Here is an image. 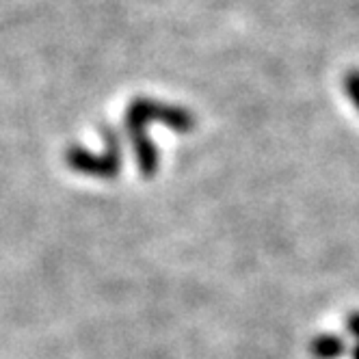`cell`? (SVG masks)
<instances>
[{
	"instance_id": "2",
	"label": "cell",
	"mask_w": 359,
	"mask_h": 359,
	"mask_svg": "<svg viewBox=\"0 0 359 359\" xmlns=\"http://www.w3.org/2000/svg\"><path fill=\"white\" fill-rule=\"evenodd\" d=\"M126 113L141 119L145 126L161 123V126L171 128L173 133H180V135L195 130V126H197V119L189 109L177 107V104H167V102H163V100H151V97L133 100Z\"/></svg>"
},
{
	"instance_id": "3",
	"label": "cell",
	"mask_w": 359,
	"mask_h": 359,
	"mask_svg": "<svg viewBox=\"0 0 359 359\" xmlns=\"http://www.w3.org/2000/svg\"><path fill=\"white\" fill-rule=\"evenodd\" d=\"M126 135L133 143V149H135V161H137V167L141 171L143 177H154L158 171V163H161V156H158V147L154 143L147 135V126L126 113Z\"/></svg>"
},
{
	"instance_id": "4",
	"label": "cell",
	"mask_w": 359,
	"mask_h": 359,
	"mask_svg": "<svg viewBox=\"0 0 359 359\" xmlns=\"http://www.w3.org/2000/svg\"><path fill=\"white\" fill-rule=\"evenodd\" d=\"M344 91L348 100L353 102V107L359 111V69H348L344 76Z\"/></svg>"
},
{
	"instance_id": "1",
	"label": "cell",
	"mask_w": 359,
	"mask_h": 359,
	"mask_svg": "<svg viewBox=\"0 0 359 359\" xmlns=\"http://www.w3.org/2000/svg\"><path fill=\"white\" fill-rule=\"evenodd\" d=\"M104 143H107V147L102 151H89L83 147L69 149L65 156L69 167L76 169L79 173L93 175V177H104V180L115 177L121 169L123 156H121L119 137L113 128H104Z\"/></svg>"
}]
</instances>
